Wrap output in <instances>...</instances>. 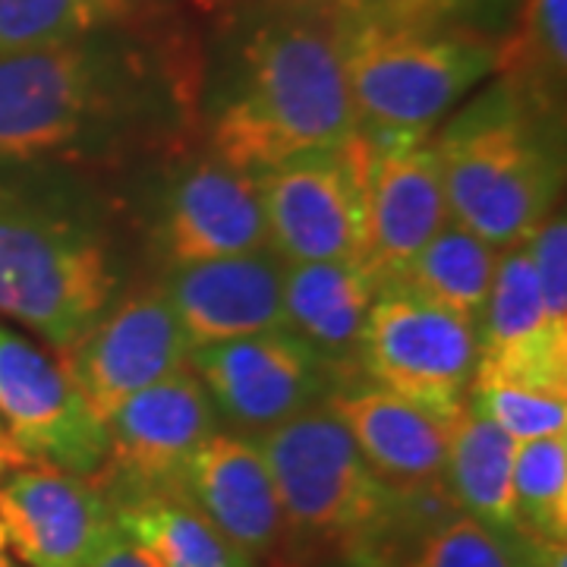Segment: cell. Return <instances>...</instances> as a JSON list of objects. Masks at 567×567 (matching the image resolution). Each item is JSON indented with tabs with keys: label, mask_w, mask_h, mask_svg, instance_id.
Segmentation results:
<instances>
[{
	"label": "cell",
	"mask_w": 567,
	"mask_h": 567,
	"mask_svg": "<svg viewBox=\"0 0 567 567\" xmlns=\"http://www.w3.org/2000/svg\"><path fill=\"white\" fill-rule=\"evenodd\" d=\"M357 130L331 20L278 13L259 22L234 58L212 121V152L262 174L309 148L347 145Z\"/></svg>",
	"instance_id": "obj_1"
},
{
	"label": "cell",
	"mask_w": 567,
	"mask_h": 567,
	"mask_svg": "<svg viewBox=\"0 0 567 567\" xmlns=\"http://www.w3.org/2000/svg\"><path fill=\"white\" fill-rule=\"evenodd\" d=\"M331 32L369 140H429L502 58L495 41L439 10L338 7Z\"/></svg>",
	"instance_id": "obj_2"
},
{
	"label": "cell",
	"mask_w": 567,
	"mask_h": 567,
	"mask_svg": "<svg viewBox=\"0 0 567 567\" xmlns=\"http://www.w3.org/2000/svg\"><path fill=\"white\" fill-rule=\"evenodd\" d=\"M117 284L102 224L0 171V319L63 353L111 306Z\"/></svg>",
	"instance_id": "obj_3"
},
{
	"label": "cell",
	"mask_w": 567,
	"mask_h": 567,
	"mask_svg": "<svg viewBox=\"0 0 567 567\" xmlns=\"http://www.w3.org/2000/svg\"><path fill=\"white\" fill-rule=\"evenodd\" d=\"M152 54L126 20L0 58V162L76 152L136 107Z\"/></svg>",
	"instance_id": "obj_4"
},
{
	"label": "cell",
	"mask_w": 567,
	"mask_h": 567,
	"mask_svg": "<svg viewBox=\"0 0 567 567\" xmlns=\"http://www.w3.org/2000/svg\"><path fill=\"white\" fill-rule=\"evenodd\" d=\"M447 215L492 249L527 244L558 193V164L539 136L527 89L502 76L439 133Z\"/></svg>",
	"instance_id": "obj_5"
},
{
	"label": "cell",
	"mask_w": 567,
	"mask_h": 567,
	"mask_svg": "<svg viewBox=\"0 0 567 567\" xmlns=\"http://www.w3.org/2000/svg\"><path fill=\"white\" fill-rule=\"evenodd\" d=\"M281 498L290 539L365 555L391 527L401 492L388 488L331 406L316 404L252 435Z\"/></svg>",
	"instance_id": "obj_6"
},
{
	"label": "cell",
	"mask_w": 567,
	"mask_h": 567,
	"mask_svg": "<svg viewBox=\"0 0 567 567\" xmlns=\"http://www.w3.org/2000/svg\"><path fill=\"white\" fill-rule=\"evenodd\" d=\"M476 363V324L406 284H379L360 341V365L372 385L454 420L466 406Z\"/></svg>",
	"instance_id": "obj_7"
},
{
	"label": "cell",
	"mask_w": 567,
	"mask_h": 567,
	"mask_svg": "<svg viewBox=\"0 0 567 567\" xmlns=\"http://www.w3.org/2000/svg\"><path fill=\"white\" fill-rule=\"evenodd\" d=\"M268 246L281 262H365L363 145L309 148L259 174Z\"/></svg>",
	"instance_id": "obj_8"
},
{
	"label": "cell",
	"mask_w": 567,
	"mask_h": 567,
	"mask_svg": "<svg viewBox=\"0 0 567 567\" xmlns=\"http://www.w3.org/2000/svg\"><path fill=\"white\" fill-rule=\"evenodd\" d=\"M0 423L29 461L99 476L107 429L76 382L32 338L0 322Z\"/></svg>",
	"instance_id": "obj_9"
},
{
	"label": "cell",
	"mask_w": 567,
	"mask_h": 567,
	"mask_svg": "<svg viewBox=\"0 0 567 567\" xmlns=\"http://www.w3.org/2000/svg\"><path fill=\"white\" fill-rule=\"evenodd\" d=\"M186 365L199 375L215 413L240 435H262L334 391L331 369L287 328L193 347Z\"/></svg>",
	"instance_id": "obj_10"
},
{
	"label": "cell",
	"mask_w": 567,
	"mask_h": 567,
	"mask_svg": "<svg viewBox=\"0 0 567 567\" xmlns=\"http://www.w3.org/2000/svg\"><path fill=\"white\" fill-rule=\"evenodd\" d=\"M189 338L158 284L114 297L58 360L104 423L130 394L181 372L189 363Z\"/></svg>",
	"instance_id": "obj_11"
},
{
	"label": "cell",
	"mask_w": 567,
	"mask_h": 567,
	"mask_svg": "<svg viewBox=\"0 0 567 567\" xmlns=\"http://www.w3.org/2000/svg\"><path fill=\"white\" fill-rule=\"evenodd\" d=\"M107 470L104 492L177 488L189 457L218 432V413L199 375L183 365L142 388L104 416Z\"/></svg>",
	"instance_id": "obj_12"
},
{
	"label": "cell",
	"mask_w": 567,
	"mask_h": 567,
	"mask_svg": "<svg viewBox=\"0 0 567 567\" xmlns=\"http://www.w3.org/2000/svg\"><path fill=\"white\" fill-rule=\"evenodd\" d=\"M0 529L25 567H89L114 514L95 476L29 461L0 480Z\"/></svg>",
	"instance_id": "obj_13"
},
{
	"label": "cell",
	"mask_w": 567,
	"mask_h": 567,
	"mask_svg": "<svg viewBox=\"0 0 567 567\" xmlns=\"http://www.w3.org/2000/svg\"><path fill=\"white\" fill-rule=\"evenodd\" d=\"M360 145L369 230L365 265L379 284L398 281L416 252L451 221L442 164L429 140H369L360 133Z\"/></svg>",
	"instance_id": "obj_14"
},
{
	"label": "cell",
	"mask_w": 567,
	"mask_h": 567,
	"mask_svg": "<svg viewBox=\"0 0 567 567\" xmlns=\"http://www.w3.org/2000/svg\"><path fill=\"white\" fill-rule=\"evenodd\" d=\"M158 237L171 265L271 249L259 174L215 155L183 167L164 196Z\"/></svg>",
	"instance_id": "obj_15"
},
{
	"label": "cell",
	"mask_w": 567,
	"mask_h": 567,
	"mask_svg": "<svg viewBox=\"0 0 567 567\" xmlns=\"http://www.w3.org/2000/svg\"><path fill=\"white\" fill-rule=\"evenodd\" d=\"M189 347H208L287 328L284 262L275 249L174 265L162 284Z\"/></svg>",
	"instance_id": "obj_16"
},
{
	"label": "cell",
	"mask_w": 567,
	"mask_h": 567,
	"mask_svg": "<svg viewBox=\"0 0 567 567\" xmlns=\"http://www.w3.org/2000/svg\"><path fill=\"white\" fill-rule=\"evenodd\" d=\"M177 488L256 561L278 558L290 539L275 480L249 435L215 432L189 457Z\"/></svg>",
	"instance_id": "obj_17"
},
{
	"label": "cell",
	"mask_w": 567,
	"mask_h": 567,
	"mask_svg": "<svg viewBox=\"0 0 567 567\" xmlns=\"http://www.w3.org/2000/svg\"><path fill=\"white\" fill-rule=\"evenodd\" d=\"M324 404L338 413L369 470L388 488L416 492L442 483L451 420L372 382L328 391Z\"/></svg>",
	"instance_id": "obj_18"
},
{
	"label": "cell",
	"mask_w": 567,
	"mask_h": 567,
	"mask_svg": "<svg viewBox=\"0 0 567 567\" xmlns=\"http://www.w3.org/2000/svg\"><path fill=\"white\" fill-rule=\"evenodd\" d=\"M379 278L365 262H284V319L328 369L360 363L365 312Z\"/></svg>",
	"instance_id": "obj_19"
},
{
	"label": "cell",
	"mask_w": 567,
	"mask_h": 567,
	"mask_svg": "<svg viewBox=\"0 0 567 567\" xmlns=\"http://www.w3.org/2000/svg\"><path fill=\"white\" fill-rule=\"evenodd\" d=\"M104 495L117 529L158 567H259L181 488H117Z\"/></svg>",
	"instance_id": "obj_20"
},
{
	"label": "cell",
	"mask_w": 567,
	"mask_h": 567,
	"mask_svg": "<svg viewBox=\"0 0 567 567\" xmlns=\"http://www.w3.org/2000/svg\"><path fill=\"white\" fill-rule=\"evenodd\" d=\"M514 447V439L470 404L451 420L442 473L445 492L461 514L492 529L502 543L517 536L511 486Z\"/></svg>",
	"instance_id": "obj_21"
},
{
	"label": "cell",
	"mask_w": 567,
	"mask_h": 567,
	"mask_svg": "<svg viewBox=\"0 0 567 567\" xmlns=\"http://www.w3.org/2000/svg\"><path fill=\"white\" fill-rule=\"evenodd\" d=\"M495 262L498 249H492L486 240H480L461 224L447 221L416 252V259L406 265L398 281L480 328Z\"/></svg>",
	"instance_id": "obj_22"
},
{
	"label": "cell",
	"mask_w": 567,
	"mask_h": 567,
	"mask_svg": "<svg viewBox=\"0 0 567 567\" xmlns=\"http://www.w3.org/2000/svg\"><path fill=\"white\" fill-rule=\"evenodd\" d=\"M514 517L517 533L536 543L567 539V432L514 447Z\"/></svg>",
	"instance_id": "obj_23"
},
{
	"label": "cell",
	"mask_w": 567,
	"mask_h": 567,
	"mask_svg": "<svg viewBox=\"0 0 567 567\" xmlns=\"http://www.w3.org/2000/svg\"><path fill=\"white\" fill-rule=\"evenodd\" d=\"M130 0H0V58L80 39L133 17Z\"/></svg>",
	"instance_id": "obj_24"
},
{
	"label": "cell",
	"mask_w": 567,
	"mask_h": 567,
	"mask_svg": "<svg viewBox=\"0 0 567 567\" xmlns=\"http://www.w3.org/2000/svg\"><path fill=\"white\" fill-rule=\"evenodd\" d=\"M365 567H514V561L492 529L461 511H451L416 533V543L404 558L398 555Z\"/></svg>",
	"instance_id": "obj_25"
},
{
	"label": "cell",
	"mask_w": 567,
	"mask_h": 567,
	"mask_svg": "<svg viewBox=\"0 0 567 567\" xmlns=\"http://www.w3.org/2000/svg\"><path fill=\"white\" fill-rule=\"evenodd\" d=\"M466 404L488 416L514 442H533L567 432V391L473 382Z\"/></svg>",
	"instance_id": "obj_26"
},
{
	"label": "cell",
	"mask_w": 567,
	"mask_h": 567,
	"mask_svg": "<svg viewBox=\"0 0 567 567\" xmlns=\"http://www.w3.org/2000/svg\"><path fill=\"white\" fill-rule=\"evenodd\" d=\"M529 262L539 281V293L551 322L567 324V221L561 212H551L546 221L529 234Z\"/></svg>",
	"instance_id": "obj_27"
},
{
	"label": "cell",
	"mask_w": 567,
	"mask_h": 567,
	"mask_svg": "<svg viewBox=\"0 0 567 567\" xmlns=\"http://www.w3.org/2000/svg\"><path fill=\"white\" fill-rule=\"evenodd\" d=\"M527 39L520 58H502L498 70L517 66L533 51L548 80H565L567 66V0H529Z\"/></svg>",
	"instance_id": "obj_28"
},
{
	"label": "cell",
	"mask_w": 567,
	"mask_h": 567,
	"mask_svg": "<svg viewBox=\"0 0 567 567\" xmlns=\"http://www.w3.org/2000/svg\"><path fill=\"white\" fill-rule=\"evenodd\" d=\"M89 567H158V561L145 548L136 546L130 536H123L114 524V529L107 533L104 546L99 548V555L92 558Z\"/></svg>",
	"instance_id": "obj_29"
},
{
	"label": "cell",
	"mask_w": 567,
	"mask_h": 567,
	"mask_svg": "<svg viewBox=\"0 0 567 567\" xmlns=\"http://www.w3.org/2000/svg\"><path fill=\"white\" fill-rule=\"evenodd\" d=\"M334 7H401V10H439L445 13L454 0H331Z\"/></svg>",
	"instance_id": "obj_30"
},
{
	"label": "cell",
	"mask_w": 567,
	"mask_h": 567,
	"mask_svg": "<svg viewBox=\"0 0 567 567\" xmlns=\"http://www.w3.org/2000/svg\"><path fill=\"white\" fill-rule=\"evenodd\" d=\"M0 567H20V565H17V558H13L7 548H0Z\"/></svg>",
	"instance_id": "obj_31"
},
{
	"label": "cell",
	"mask_w": 567,
	"mask_h": 567,
	"mask_svg": "<svg viewBox=\"0 0 567 567\" xmlns=\"http://www.w3.org/2000/svg\"><path fill=\"white\" fill-rule=\"evenodd\" d=\"M0 445H13L10 435H7V429H3V423H0Z\"/></svg>",
	"instance_id": "obj_32"
},
{
	"label": "cell",
	"mask_w": 567,
	"mask_h": 567,
	"mask_svg": "<svg viewBox=\"0 0 567 567\" xmlns=\"http://www.w3.org/2000/svg\"><path fill=\"white\" fill-rule=\"evenodd\" d=\"M0 548H7V539H3V529H0Z\"/></svg>",
	"instance_id": "obj_33"
},
{
	"label": "cell",
	"mask_w": 567,
	"mask_h": 567,
	"mask_svg": "<svg viewBox=\"0 0 567 567\" xmlns=\"http://www.w3.org/2000/svg\"><path fill=\"white\" fill-rule=\"evenodd\" d=\"M130 3H136V7H140V3H142V0H130Z\"/></svg>",
	"instance_id": "obj_34"
}]
</instances>
